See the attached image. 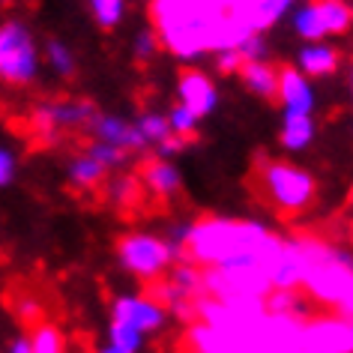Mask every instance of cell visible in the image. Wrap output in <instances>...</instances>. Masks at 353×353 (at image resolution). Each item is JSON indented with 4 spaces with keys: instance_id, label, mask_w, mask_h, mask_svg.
<instances>
[{
    "instance_id": "obj_1",
    "label": "cell",
    "mask_w": 353,
    "mask_h": 353,
    "mask_svg": "<svg viewBox=\"0 0 353 353\" xmlns=\"http://www.w3.org/2000/svg\"><path fill=\"white\" fill-rule=\"evenodd\" d=\"M150 19L159 46L183 63H198L252 37L228 15V0H150Z\"/></svg>"
},
{
    "instance_id": "obj_2",
    "label": "cell",
    "mask_w": 353,
    "mask_h": 353,
    "mask_svg": "<svg viewBox=\"0 0 353 353\" xmlns=\"http://www.w3.org/2000/svg\"><path fill=\"white\" fill-rule=\"evenodd\" d=\"M281 236L261 219L201 216L192 219L186 261L201 270L213 267H261L270 270Z\"/></svg>"
},
{
    "instance_id": "obj_3",
    "label": "cell",
    "mask_w": 353,
    "mask_h": 353,
    "mask_svg": "<svg viewBox=\"0 0 353 353\" xmlns=\"http://www.w3.org/2000/svg\"><path fill=\"white\" fill-rule=\"evenodd\" d=\"M303 258L299 294L323 312L353 317V258L347 245L314 234H294Z\"/></svg>"
},
{
    "instance_id": "obj_4",
    "label": "cell",
    "mask_w": 353,
    "mask_h": 353,
    "mask_svg": "<svg viewBox=\"0 0 353 353\" xmlns=\"http://www.w3.org/2000/svg\"><path fill=\"white\" fill-rule=\"evenodd\" d=\"M261 201L279 216H303L317 201V180L312 171L290 159H261L254 171Z\"/></svg>"
},
{
    "instance_id": "obj_5",
    "label": "cell",
    "mask_w": 353,
    "mask_h": 353,
    "mask_svg": "<svg viewBox=\"0 0 353 353\" xmlns=\"http://www.w3.org/2000/svg\"><path fill=\"white\" fill-rule=\"evenodd\" d=\"M42 72V51L30 24L19 19L0 21V81L28 87Z\"/></svg>"
},
{
    "instance_id": "obj_6",
    "label": "cell",
    "mask_w": 353,
    "mask_h": 353,
    "mask_svg": "<svg viewBox=\"0 0 353 353\" xmlns=\"http://www.w3.org/2000/svg\"><path fill=\"white\" fill-rule=\"evenodd\" d=\"M114 254H117V263L123 272H129L138 281H147V285L159 281L176 263V254L165 243V236L150 234V231H135V234L120 236Z\"/></svg>"
},
{
    "instance_id": "obj_7",
    "label": "cell",
    "mask_w": 353,
    "mask_h": 353,
    "mask_svg": "<svg viewBox=\"0 0 353 353\" xmlns=\"http://www.w3.org/2000/svg\"><path fill=\"white\" fill-rule=\"evenodd\" d=\"M290 30L303 42H330L350 30L353 10L347 0H299L288 12Z\"/></svg>"
},
{
    "instance_id": "obj_8",
    "label": "cell",
    "mask_w": 353,
    "mask_h": 353,
    "mask_svg": "<svg viewBox=\"0 0 353 353\" xmlns=\"http://www.w3.org/2000/svg\"><path fill=\"white\" fill-rule=\"evenodd\" d=\"M150 296L159 299L171 317L192 323L195 321V303L204 296V272L192 261H176L162 279L153 281Z\"/></svg>"
},
{
    "instance_id": "obj_9",
    "label": "cell",
    "mask_w": 353,
    "mask_h": 353,
    "mask_svg": "<svg viewBox=\"0 0 353 353\" xmlns=\"http://www.w3.org/2000/svg\"><path fill=\"white\" fill-rule=\"evenodd\" d=\"M204 272V296L219 303H263L270 296V279L261 267H213Z\"/></svg>"
},
{
    "instance_id": "obj_10",
    "label": "cell",
    "mask_w": 353,
    "mask_h": 353,
    "mask_svg": "<svg viewBox=\"0 0 353 353\" xmlns=\"http://www.w3.org/2000/svg\"><path fill=\"white\" fill-rule=\"evenodd\" d=\"M96 111L99 108L87 99H48L37 105V111H33V129H37L39 138L57 141L63 135L87 132Z\"/></svg>"
},
{
    "instance_id": "obj_11",
    "label": "cell",
    "mask_w": 353,
    "mask_h": 353,
    "mask_svg": "<svg viewBox=\"0 0 353 353\" xmlns=\"http://www.w3.org/2000/svg\"><path fill=\"white\" fill-rule=\"evenodd\" d=\"M111 323L129 326V330L141 332L144 339L159 335L171 321V314L165 312V305L153 299L150 294H117L111 299Z\"/></svg>"
},
{
    "instance_id": "obj_12",
    "label": "cell",
    "mask_w": 353,
    "mask_h": 353,
    "mask_svg": "<svg viewBox=\"0 0 353 353\" xmlns=\"http://www.w3.org/2000/svg\"><path fill=\"white\" fill-rule=\"evenodd\" d=\"M303 344L308 353H353V317L317 312L303 321Z\"/></svg>"
},
{
    "instance_id": "obj_13",
    "label": "cell",
    "mask_w": 353,
    "mask_h": 353,
    "mask_svg": "<svg viewBox=\"0 0 353 353\" xmlns=\"http://www.w3.org/2000/svg\"><path fill=\"white\" fill-rule=\"evenodd\" d=\"M296 3L299 0H228V15L249 33L267 37V30L285 21Z\"/></svg>"
},
{
    "instance_id": "obj_14",
    "label": "cell",
    "mask_w": 353,
    "mask_h": 353,
    "mask_svg": "<svg viewBox=\"0 0 353 353\" xmlns=\"http://www.w3.org/2000/svg\"><path fill=\"white\" fill-rule=\"evenodd\" d=\"M219 102H222L219 87L204 69H183L180 78H176V105H183L198 120H207L219 108Z\"/></svg>"
},
{
    "instance_id": "obj_15",
    "label": "cell",
    "mask_w": 353,
    "mask_h": 353,
    "mask_svg": "<svg viewBox=\"0 0 353 353\" xmlns=\"http://www.w3.org/2000/svg\"><path fill=\"white\" fill-rule=\"evenodd\" d=\"M87 135H90V141H99V144L123 150L126 156L144 150V144H141V138L135 132V123L120 117V114H111V111H96L90 126H87Z\"/></svg>"
},
{
    "instance_id": "obj_16",
    "label": "cell",
    "mask_w": 353,
    "mask_h": 353,
    "mask_svg": "<svg viewBox=\"0 0 353 353\" xmlns=\"http://www.w3.org/2000/svg\"><path fill=\"white\" fill-rule=\"evenodd\" d=\"M276 99H279L285 114H314V108H317L314 81H308V78L303 72H296L294 66L279 69Z\"/></svg>"
},
{
    "instance_id": "obj_17",
    "label": "cell",
    "mask_w": 353,
    "mask_h": 353,
    "mask_svg": "<svg viewBox=\"0 0 353 353\" xmlns=\"http://www.w3.org/2000/svg\"><path fill=\"white\" fill-rule=\"evenodd\" d=\"M294 69L303 72L308 81L332 78L341 69V51L335 42H303L294 54Z\"/></svg>"
},
{
    "instance_id": "obj_18",
    "label": "cell",
    "mask_w": 353,
    "mask_h": 353,
    "mask_svg": "<svg viewBox=\"0 0 353 353\" xmlns=\"http://www.w3.org/2000/svg\"><path fill=\"white\" fill-rule=\"evenodd\" d=\"M138 183L150 198L171 201V198L180 195V189H183V174H180V168H176V162H171V159H156L153 156L144 168H141Z\"/></svg>"
},
{
    "instance_id": "obj_19",
    "label": "cell",
    "mask_w": 353,
    "mask_h": 353,
    "mask_svg": "<svg viewBox=\"0 0 353 353\" xmlns=\"http://www.w3.org/2000/svg\"><path fill=\"white\" fill-rule=\"evenodd\" d=\"M108 174H111V171H108V168H105L87 147L69 156V159H66V168H63L66 186H72L75 192L102 189V183L108 180Z\"/></svg>"
},
{
    "instance_id": "obj_20",
    "label": "cell",
    "mask_w": 353,
    "mask_h": 353,
    "mask_svg": "<svg viewBox=\"0 0 353 353\" xmlns=\"http://www.w3.org/2000/svg\"><path fill=\"white\" fill-rule=\"evenodd\" d=\"M317 141V120L314 114H281L279 144L288 153H305Z\"/></svg>"
},
{
    "instance_id": "obj_21",
    "label": "cell",
    "mask_w": 353,
    "mask_h": 353,
    "mask_svg": "<svg viewBox=\"0 0 353 353\" xmlns=\"http://www.w3.org/2000/svg\"><path fill=\"white\" fill-rule=\"evenodd\" d=\"M236 75H240L243 87H245V90H249L252 96H258V99H263V102L276 99L279 66H272L270 60H263V63H249V66H243Z\"/></svg>"
},
{
    "instance_id": "obj_22",
    "label": "cell",
    "mask_w": 353,
    "mask_h": 353,
    "mask_svg": "<svg viewBox=\"0 0 353 353\" xmlns=\"http://www.w3.org/2000/svg\"><path fill=\"white\" fill-rule=\"evenodd\" d=\"M39 51H42V66H48L51 75L63 78V81L78 75V54L66 39L54 37V39H48L46 46H39Z\"/></svg>"
},
{
    "instance_id": "obj_23",
    "label": "cell",
    "mask_w": 353,
    "mask_h": 353,
    "mask_svg": "<svg viewBox=\"0 0 353 353\" xmlns=\"http://www.w3.org/2000/svg\"><path fill=\"white\" fill-rule=\"evenodd\" d=\"M102 189H105V198H108L117 210L135 207L141 201V195H144L138 176H132V174H114V176H108V180L102 183Z\"/></svg>"
},
{
    "instance_id": "obj_24",
    "label": "cell",
    "mask_w": 353,
    "mask_h": 353,
    "mask_svg": "<svg viewBox=\"0 0 353 353\" xmlns=\"http://www.w3.org/2000/svg\"><path fill=\"white\" fill-rule=\"evenodd\" d=\"M135 123V132L141 138V144H144V150H156L159 144H165L171 135V129H168V120H165V111H144Z\"/></svg>"
},
{
    "instance_id": "obj_25",
    "label": "cell",
    "mask_w": 353,
    "mask_h": 353,
    "mask_svg": "<svg viewBox=\"0 0 353 353\" xmlns=\"http://www.w3.org/2000/svg\"><path fill=\"white\" fill-rule=\"evenodd\" d=\"M87 10L99 30H117L126 21L129 0H87Z\"/></svg>"
},
{
    "instance_id": "obj_26",
    "label": "cell",
    "mask_w": 353,
    "mask_h": 353,
    "mask_svg": "<svg viewBox=\"0 0 353 353\" xmlns=\"http://www.w3.org/2000/svg\"><path fill=\"white\" fill-rule=\"evenodd\" d=\"M28 344H30V353H66L63 332H60L54 323H48V321L33 323V330L28 335Z\"/></svg>"
},
{
    "instance_id": "obj_27",
    "label": "cell",
    "mask_w": 353,
    "mask_h": 353,
    "mask_svg": "<svg viewBox=\"0 0 353 353\" xmlns=\"http://www.w3.org/2000/svg\"><path fill=\"white\" fill-rule=\"evenodd\" d=\"M129 51H132V60H135V63H141V66H147L150 60H156V54L162 51L156 30L150 28V24H147V28H138L135 33H132Z\"/></svg>"
},
{
    "instance_id": "obj_28",
    "label": "cell",
    "mask_w": 353,
    "mask_h": 353,
    "mask_svg": "<svg viewBox=\"0 0 353 353\" xmlns=\"http://www.w3.org/2000/svg\"><path fill=\"white\" fill-rule=\"evenodd\" d=\"M165 120H168L171 135L180 138V141H186V144L198 135V129H201V120L195 117V114H189L183 105H171V111H165Z\"/></svg>"
},
{
    "instance_id": "obj_29",
    "label": "cell",
    "mask_w": 353,
    "mask_h": 353,
    "mask_svg": "<svg viewBox=\"0 0 353 353\" xmlns=\"http://www.w3.org/2000/svg\"><path fill=\"white\" fill-rule=\"evenodd\" d=\"M105 344H111V347H117L123 353H141L144 350L147 339L135 330H129V326H120V323H111L108 321V330H105Z\"/></svg>"
},
{
    "instance_id": "obj_30",
    "label": "cell",
    "mask_w": 353,
    "mask_h": 353,
    "mask_svg": "<svg viewBox=\"0 0 353 353\" xmlns=\"http://www.w3.org/2000/svg\"><path fill=\"white\" fill-rule=\"evenodd\" d=\"M236 54H240L243 66L249 63H263V60H270V42L263 33H252V37H245L240 46H234Z\"/></svg>"
},
{
    "instance_id": "obj_31",
    "label": "cell",
    "mask_w": 353,
    "mask_h": 353,
    "mask_svg": "<svg viewBox=\"0 0 353 353\" xmlns=\"http://www.w3.org/2000/svg\"><path fill=\"white\" fill-rule=\"evenodd\" d=\"M87 150L99 159V162L108 168V171H120L123 165H126V153L123 150H117V147H108V144H99V141H90L87 144Z\"/></svg>"
},
{
    "instance_id": "obj_32",
    "label": "cell",
    "mask_w": 353,
    "mask_h": 353,
    "mask_svg": "<svg viewBox=\"0 0 353 353\" xmlns=\"http://www.w3.org/2000/svg\"><path fill=\"white\" fill-rule=\"evenodd\" d=\"M19 176V156L12 147L0 144V189H10Z\"/></svg>"
},
{
    "instance_id": "obj_33",
    "label": "cell",
    "mask_w": 353,
    "mask_h": 353,
    "mask_svg": "<svg viewBox=\"0 0 353 353\" xmlns=\"http://www.w3.org/2000/svg\"><path fill=\"white\" fill-rule=\"evenodd\" d=\"M37 303L33 299H19V314L24 317V321H30V323H37L39 317H37V308H33Z\"/></svg>"
},
{
    "instance_id": "obj_34",
    "label": "cell",
    "mask_w": 353,
    "mask_h": 353,
    "mask_svg": "<svg viewBox=\"0 0 353 353\" xmlns=\"http://www.w3.org/2000/svg\"><path fill=\"white\" fill-rule=\"evenodd\" d=\"M6 353H30V344H28V335H19L12 344H10V350Z\"/></svg>"
},
{
    "instance_id": "obj_35",
    "label": "cell",
    "mask_w": 353,
    "mask_h": 353,
    "mask_svg": "<svg viewBox=\"0 0 353 353\" xmlns=\"http://www.w3.org/2000/svg\"><path fill=\"white\" fill-rule=\"evenodd\" d=\"M96 353H123V350L111 347V344H99V347H96Z\"/></svg>"
},
{
    "instance_id": "obj_36",
    "label": "cell",
    "mask_w": 353,
    "mask_h": 353,
    "mask_svg": "<svg viewBox=\"0 0 353 353\" xmlns=\"http://www.w3.org/2000/svg\"><path fill=\"white\" fill-rule=\"evenodd\" d=\"M0 3H15V0H0Z\"/></svg>"
}]
</instances>
